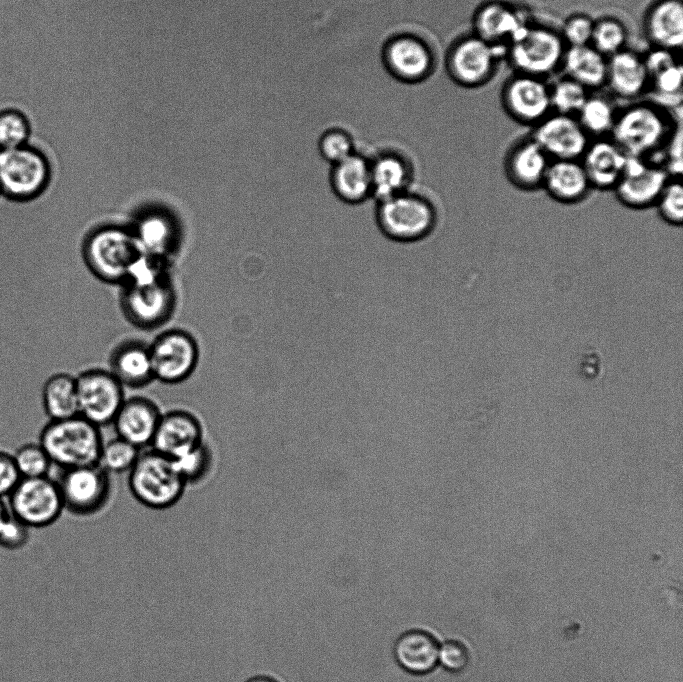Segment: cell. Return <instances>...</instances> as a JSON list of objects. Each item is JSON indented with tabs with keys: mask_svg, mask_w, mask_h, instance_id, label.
I'll use <instances>...</instances> for the list:
<instances>
[{
	"mask_svg": "<svg viewBox=\"0 0 683 682\" xmlns=\"http://www.w3.org/2000/svg\"><path fill=\"white\" fill-rule=\"evenodd\" d=\"M678 125L666 107L654 101H635L617 110L609 138L627 156L657 163Z\"/></svg>",
	"mask_w": 683,
	"mask_h": 682,
	"instance_id": "6da1fadb",
	"label": "cell"
},
{
	"mask_svg": "<svg viewBox=\"0 0 683 682\" xmlns=\"http://www.w3.org/2000/svg\"><path fill=\"white\" fill-rule=\"evenodd\" d=\"M38 441L60 469L98 464L104 442L100 427L80 415L48 420Z\"/></svg>",
	"mask_w": 683,
	"mask_h": 682,
	"instance_id": "7a4b0ae2",
	"label": "cell"
},
{
	"mask_svg": "<svg viewBox=\"0 0 683 682\" xmlns=\"http://www.w3.org/2000/svg\"><path fill=\"white\" fill-rule=\"evenodd\" d=\"M51 181V162L40 148L28 143L0 151V198L31 203L48 190Z\"/></svg>",
	"mask_w": 683,
	"mask_h": 682,
	"instance_id": "3957f363",
	"label": "cell"
},
{
	"mask_svg": "<svg viewBox=\"0 0 683 682\" xmlns=\"http://www.w3.org/2000/svg\"><path fill=\"white\" fill-rule=\"evenodd\" d=\"M186 487L173 460L150 447L141 451L128 472L131 495L152 510H166L176 505Z\"/></svg>",
	"mask_w": 683,
	"mask_h": 682,
	"instance_id": "277c9868",
	"label": "cell"
},
{
	"mask_svg": "<svg viewBox=\"0 0 683 682\" xmlns=\"http://www.w3.org/2000/svg\"><path fill=\"white\" fill-rule=\"evenodd\" d=\"M566 48L559 30L531 20L507 44L506 59L517 73L546 78L561 68Z\"/></svg>",
	"mask_w": 683,
	"mask_h": 682,
	"instance_id": "5b68a950",
	"label": "cell"
},
{
	"mask_svg": "<svg viewBox=\"0 0 683 682\" xmlns=\"http://www.w3.org/2000/svg\"><path fill=\"white\" fill-rule=\"evenodd\" d=\"M507 45L489 43L470 33L456 39L446 55L450 78L466 88H479L489 83L499 65L506 59Z\"/></svg>",
	"mask_w": 683,
	"mask_h": 682,
	"instance_id": "8992f818",
	"label": "cell"
},
{
	"mask_svg": "<svg viewBox=\"0 0 683 682\" xmlns=\"http://www.w3.org/2000/svg\"><path fill=\"white\" fill-rule=\"evenodd\" d=\"M377 220L391 239L407 242L424 238L436 222L433 205L424 197L403 191L380 200Z\"/></svg>",
	"mask_w": 683,
	"mask_h": 682,
	"instance_id": "52a82bcc",
	"label": "cell"
},
{
	"mask_svg": "<svg viewBox=\"0 0 683 682\" xmlns=\"http://www.w3.org/2000/svg\"><path fill=\"white\" fill-rule=\"evenodd\" d=\"M6 502L10 513L31 529L52 525L65 511L58 483L50 476L21 478Z\"/></svg>",
	"mask_w": 683,
	"mask_h": 682,
	"instance_id": "ba28073f",
	"label": "cell"
},
{
	"mask_svg": "<svg viewBox=\"0 0 683 682\" xmlns=\"http://www.w3.org/2000/svg\"><path fill=\"white\" fill-rule=\"evenodd\" d=\"M60 470L56 481L65 511L77 516H91L107 505L112 492L111 477L100 465Z\"/></svg>",
	"mask_w": 683,
	"mask_h": 682,
	"instance_id": "9c48e42d",
	"label": "cell"
},
{
	"mask_svg": "<svg viewBox=\"0 0 683 682\" xmlns=\"http://www.w3.org/2000/svg\"><path fill=\"white\" fill-rule=\"evenodd\" d=\"M85 258L102 279H126L130 267L142 254L132 232L120 227H104L85 244Z\"/></svg>",
	"mask_w": 683,
	"mask_h": 682,
	"instance_id": "30bf717a",
	"label": "cell"
},
{
	"mask_svg": "<svg viewBox=\"0 0 683 682\" xmlns=\"http://www.w3.org/2000/svg\"><path fill=\"white\" fill-rule=\"evenodd\" d=\"M75 377L79 415L100 428L111 425L126 398L124 386L100 367L85 369Z\"/></svg>",
	"mask_w": 683,
	"mask_h": 682,
	"instance_id": "8fae6325",
	"label": "cell"
},
{
	"mask_svg": "<svg viewBox=\"0 0 683 682\" xmlns=\"http://www.w3.org/2000/svg\"><path fill=\"white\" fill-rule=\"evenodd\" d=\"M155 381L180 384L195 372L200 358L195 338L183 330L165 331L149 345Z\"/></svg>",
	"mask_w": 683,
	"mask_h": 682,
	"instance_id": "7c38bea8",
	"label": "cell"
},
{
	"mask_svg": "<svg viewBox=\"0 0 683 682\" xmlns=\"http://www.w3.org/2000/svg\"><path fill=\"white\" fill-rule=\"evenodd\" d=\"M500 102L507 116L522 125L535 126L552 112L545 78L517 72L503 83Z\"/></svg>",
	"mask_w": 683,
	"mask_h": 682,
	"instance_id": "4fadbf2b",
	"label": "cell"
},
{
	"mask_svg": "<svg viewBox=\"0 0 683 682\" xmlns=\"http://www.w3.org/2000/svg\"><path fill=\"white\" fill-rule=\"evenodd\" d=\"M670 178L658 163L627 156L622 175L613 191L617 200L627 208L646 209L655 205Z\"/></svg>",
	"mask_w": 683,
	"mask_h": 682,
	"instance_id": "5bb4252c",
	"label": "cell"
},
{
	"mask_svg": "<svg viewBox=\"0 0 683 682\" xmlns=\"http://www.w3.org/2000/svg\"><path fill=\"white\" fill-rule=\"evenodd\" d=\"M531 137L551 160H580L592 140L576 116L557 112L533 126Z\"/></svg>",
	"mask_w": 683,
	"mask_h": 682,
	"instance_id": "9a60e30c",
	"label": "cell"
},
{
	"mask_svg": "<svg viewBox=\"0 0 683 682\" xmlns=\"http://www.w3.org/2000/svg\"><path fill=\"white\" fill-rule=\"evenodd\" d=\"M382 59L387 71L406 83H416L428 77L434 64L432 51L426 42L409 33L388 39Z\"/></svg>",
	"mask_w": 683,
	"mask_h": 682,
	"instance_id": "2e32d148",
	"label": "cell"
},
{
	"mask_svg": "<svg viewBox=\"0 0 683 682\" xmlns=\"http://www.w3.org/2000/svg\"><path fill=\"white\" fill-rule=\"evenodd\" d=\"M205 441L200 419L185 409L162 412L150 448L173 459Z\"/></svg>",
	"mask_w": 683,
	"mask_h": 682,
	"instance_id": "e0dca14e",
	"label": "cell"
},
{
	"mask_svg": "<svg viewBox=\"0 0 683 682\" xmlns=\"http://www.w3.org/2000/svg\"><path fill=\"white\" fill-rule=\"evenodd\" d=\"M529 21L525 9L506 0H486L472 17V33L492 44L507 45Z\"/></svg>",
	"mask_w": 683,
	"mask_h": 682,
	"instance_id": "ac0fdd59",
	"label": "cell"
},
{
	"mask_svg": "<svg viewBox=\"0 0 683 682\" xmlns=\"http://www.w3.org/2000/svg\"><path fill=\"white\" fill-rule=\"evenodd\" d=\"M550 162L549 156L530 136L516 141L508 149L503 160V171L515 188L534 191L542 188Z\"/></svg>",
	"mask_w": 683,
	"mask_h": 682,
	"instance_id": "d6986e66",
	"label": "cell"
},
{
	"mask_svg": "<svg viewBox=\"0 0 683 682\" xmlns=\"http://www.w3.org/2000/svg\"><path fill=\"white\" fill-rule=\"evenodd\" d=\"M162 411L157 403L145 396L125 398L112 421L116 436L140 449L151 446Z\"/></svg>",
	"mask_w": 683,
	"mask_h": 682,
	"instance_id": "ffe728a7",
	"label": "cell"
},
{
	"mask_svg": "<svg viewBox=\"0 0 683 682\" xmlns=\"http://www.w3.org/2000/svg\"><path fill=\"white\" fill-rule=\"evenodd\" d=\"M643 33L651 48L676 52L683 45L682 0H654L643 15Z\"/></svg>",
	"mask_w": 683,
	"mask_h": 682,
	"instance_id": "44dd1931",
	"label": "cell"
},
{
	"mask_svg": "<svg viewBox=\"0 0 683 682\" xmlns=\"http://www.w3.org/2000/svg\"><path fill=\"white\" fill-rule=\"evenodd\" d=\"M606 85L623 100L634 101L649 90V75L644 55L625 48L607 60Z\"/></svg>",
	"mask_w": 683,
	"mask_h": 682,
	"instance_id": "7402d4cb",
	"label": "cell"
},
{
	"mask_svg": "<svg viewBox=\"0 0 683 682\" xmlns=\"http://www.w3.org/2000/svg\"><path fill=\"white\" fill-rule=\"evenodd\" d=\"M627 155L609 138L591 140L580 162L592 188L613 190L618 183Z\"/></svg>",
	"mask_w": 683,
	"mask_h": 682,
	"instance_id": "603a6c76",
	"label": "cell"
},
{
	"mask_svg": "<svg viewBox=\"0 0 683 682\" xmlns=\"http://www.w3.org/2000/svg\"><path fill=\"white\" fill-rule=\"evenodd\" d=\"M649 75V90L662 106L680 104L682 99L683 69L676 52L651 48L643 54ZM665 107V106H664ZM667 108V107H666Z\"/></svg>",
	"mask_w": 683,
	"mask_h": 682,
	"instance_id": "cb8c5ba5",
	"label": "cell"
},
{
	"mask_svg": "<svg viewBox=\"0 0 683 682\" xmlns=\"http://www.w3.org/2000/svg\"><path fill=\"white\" fill-rule=\"evenodd\" d=\"M108 365L107 369L124 388L141 389L155 381L149 345L142 342L118 345L111 352Z\"/></svg>",
	"mask_w": 683,
	"mask_h": 682,
	"instance_id": "d4e9b609",
	"label": "cell"
},
{
	"mask_svg": "<svg viewBox=\"0 0 683 682\" xmlns=\"http://www.w3.org/2000/svg\"><path fill=\"white\" fill-rule=\"evenodd\" d=\"M172 295L161 280L147 285H130L126 305L131 320L140 327L160 325L169 316Z\"/></svg>",
	"mask_w": 683,
	"mask_h": 682,
	"instance_id": "484cf974",
	"label": "cell"
},
{
	"mask_svg": "<svg viewBox=\"0 0 683 682\" xmlns=\"http://www.w3.org/2000/svg\"><path fill=\"white\" fill-rule=\"evenodd\" d=\"M542 189L554 201L569 205L584 200L592 187L580 160H551Z\"/></svg>",
	"mask_w": 683,
	"mask_h": 682,
	"instance_id": "4316f807",
	"label": "cell"
},
{
	"mask_svg": "<svg viewBox=\"0 0 683 682\" xmlns=\"http://www.w3.org/2000/svg\"><path fill=\"white\" fill-rule=\"evenodd\" d=\"M439 645L428 632L413 629L401 634L394 643L393 655L406 672L424 675L438 664Z\"/></svg>",
	"mask_w": 683,
	"mask_h": 682,
	"instance_id": "83f0119b",
	"label": "cell"
},
{
	"mask_svg": "<svg viewBox=\"0 0 683 682\" xmlns=\"http://www.w3.org/2000/svg\"><path fill=\"white\" fill-rule=\"evenodd\" d=\"M331 185L341 200L349 203L363 201L372 194L370 160L352 153L333 164Z\"/></svg>",
	"mask_w": 683,
	"mask_h": 682,
	"instance_id": "f1b7e54d",
	"label": "cell"
},
{
	"mask_svg": "<svg viewBox=\"0 0 683 682\" xmlns=\"http://www.w3.org/2000/svg\"><path fill=\"white\" fill-rule=\"evenodd\" d=\"M608 58L591 45L566 48L561 68L567 77L585 88L597 90L606 86Z\"/></svg>",
	"mask_w": 683,
	"mask_h": 682,
	"instance_id": "f546056e",
	"label": "cell"
},
{
	"mask_svg": "<svg viewBox=\"0 0 683 682\" xmlns=\"http://www.w3.org/2000/svg\"><path fill=\"white\" fill-rule=\"evenodd\" d=\"M41 404L49 420L79 415L76 377L67 372L50 375L42 386Z\"/></svg>",
	"mask_w": 683,
	"mask_h": 682,
	"instance_id": "4dcf8cb0",
	"label": "cell"
},
{
	"mask_svg": "<svg viewBox=\"0 0 683 682\" xmlns=\"http://www.w3.org/2000/svg\"><path fill=\"white\" fill-rule=\"evenodd\" d=\"M372 194L383 200L406 191L410 180L409 164L393 152L370 161Z\"/></svg>",
	"mask_w": 683,
	"mask_h": 682,
	"instance_id": "1f68e13d",
	"label": "cell"
},
{
	"mask_svg": "<svg viewBox=\"0 0 683 682\" xmlns=\"http://www.w3.org/2000/svg\"><path fill=\"white\" fill-rule=\"evenodd\" d=\"M617 110L611 100L603 95H589L576 118L592 138L610 135Z\"/></svg>",
	"mask_w": 683,
	"mask_h": 682,
	"instance_id": "d6a6232c",
	"label": "cell"
},
{
	"mask_svg": "<svg viewBox=\"0 0 683 682\" xmlns=\"http://www.w3.org/2000/svg\"><path fill=\"white\" fill-rule=\"evenodd\" d=\"M132 233L141 253L152 257L166 250L173 237L168 219L159 214L141 219Z\"/></svg>",
	"mask_w": 683,
	"mask_h": 682,
	"instance_id": "836d02e7",
	"label": "cell"
},
{
	"mask_svg": "<svg viewBox=\"0 0 683 682\" xmlns=\"http://www.w3.org/2000/svg\"><path fill=\"white\" fill-rule=\"evenodd\" d=\"M628 29L617 17L603 16L594 21L590 45L605 57L627 48Z\"/></svg>",
	"mask_w": 683,
	"mask_h": 682,
	"instance_id": "e575fe53",
	"label": "cell"
},
{
	"mask_svg": "<svg viewBox=\"0 0 683 682\" xmlns=\"http://www.w3.org/2000/svg\"><path fill=\"white\" fill-rule=\"evenodd\" d=\"M143 449L116 436L104 441L100 450L98 465L111 474L128 473L136 463Z\"/></svg>",
	"mask_w": 683,
	"mask_h": 682,
	"instance_id": "d590c367",
	"label": "cell"
},
{
	"mask_svg": "<svg viewBox=\"0 0 683 682\" xmlns=\"http://www.w3.org/2000/svg\"><path fill=\"white\" fill-rule=\"evenodd\" d=\"M32 127L27 115L15 108L0 110V151L30 143Z\"/></svg>",
	"mask_w": 683,
	"mask_h": 682,
	"instance_id": "8d00e7d4",
	"label": "cell"
},
{
	"mask_svg": "<svg viewBox=\"0 0 683 682\" xmlns=\"http://www.w3.org/2000/svg\"><path fill=\"white\" fill-rule=\"evenodd\" d=\"M172 460L178 473L188 486L200 483L208 476L213 465V453L204 441Z\"/></svg>",
	"mask_w": 683,
	"mask_h": 682,
	"instance_id": "74e56055",
	"label": "cell"
},
{
	"mask_svg": "<svg viewBox=\"0 0 683 682\" xmlns=\"http://www.w3.org/2000/svg\"><path fill=\"white\" fill-rule=\"evenodd\" d=\"M589 95V90L577 81L567 76L560 78L550 85L552 112L576 116Z\"/></svg>",
	"mask_w": 683,
	"mask_h": 682,
	"instance_id": "f35d334b",
	"label": "cell"
},
{
	"mask_svg": "<svg viewBox=\"0 0 683 682\" xmlns=\"http://www.w3.org/2000/svg\"><path fill=\"white\" fill-rule=\"evenodd\" d=\"M12 455L21 478L49 476L53 463L39 441L23 443Z\"/></svg>",
	"mask_w": 683,
	"mask_h": 682,
	"instance_id": "ab89813d",
	"label": "cell"
},
{
	"mask_svg": "<svg viewBox=\"0 0 683 682\" xmlns=\"http://www.w3.org/2000/svg\"><path fill=\"white\" fill-rule=\"evenodd\" d=\"M654 206L665 223L672 226L682 225L683 186L680 178L669 179Z\"/></svg>",
	"mask_w": 683,
	"mask_h": 682,
	"instance_id": "60d3db41",
	"label": "cell"
},
{
	"mask_svg": "<svg viewBox=\"0 0 683 682\" xmlns=\"http://www.w3.org/2000/svg\"><path fill=\"white\" fill-rule=\"evenodd\" d=\"M594 19L586 13L569 15L559 30L565 44L569 46L590 45Z\"/></svg>",
	"mask_w": 683,
	"mask_h": 682,
	"instance_id": "b9f144b4",
	"label": "cell"
},
{
	"mask_svg": "<svg viewBox=\"0 0 683 682\" xmlns=\"http://www.w3.org/2000/svg\"><path fill=\"white\" fill-rule=\"evenodd\" d=\"M319 150L322 156L333 164L354 153L350 136L344 131L336 129L329 130L322 135L319 141Z\"/></svg>",
	"mask_w": 683,
	"mask_h": 682,
	"instance_id": "7bdbcfd3",
	"label": "cell"
},
{
	"mask_svg": "<svg viewBox=\"0 0 683 682\" xmlns=\"http://www.w3.org/2000/svg\"><path fill=\"white\" fill-rule=\"evenodd\" d=\"M30 529L11 513L0 526V546L6 549H18L29 540Z\"/></svg>",
	"mask_w": 683,
	"mask_h": 682,
	"instance_id": "ee69618b",
	"label": "cell"
},
{
	"mask_svg": "<svg viewBox=\"0 0 683 682\" xmlns=\"http://www.w3.org/2000/svg\"><path fill=\"white\" fill-rule=\"evenodd\" d=\"M469 656L466 647L458 641L449 640L439 646L438 663L448 671L459 672L468 664Z\"/></svg>",
	"mask_w": 683,
	"mask_h": 682,
	"instance_id": "f6af8a7d",
	"label": "cell"
},
{
	"mask_svg": "<svg viewBox=\"0 0 683 682\" xmlns=\"http://www.w3.org/2000/svg\"><path fill=\"white\" fill-rule=\"evenodd\" d=\"M20 479L12 453L0 449V497L7 498Z\"/></svg>",
	"mask_w": 683,
	"mask_h": 682,
	"instance_id": "bcb514c9",
	"label": "cell"
},
{
	"mask_svg": "<svg viewBox=\"0 0 683 682\" xmlns=\"http://www.w3.org/2000/svg\"><path fill=\"white\" fill-rule=\"evenodd\" d=\"M10 514V511L8 509L7 502L5 501V498L0 497V526L4 522V520L8 517Z\"/></svg>",
	"mask_w": 683,
	"mask_h": 682,
	"instance_id": "7dc6e473",
	"label": "cell"
},
{
	"mask_svg": "<svg viewBox=\"0 0 683 682\" xmlns=\"http://www.w3.org/2000/svg\"><path fill=\"white\" fill-rule=\"evenodd\" d=\"M245 682H277L275 679L268 676H254L246 680Z\"/></svg>",
	"mask_w": 683,
	"mask_h": 682,
	"instance_id": "c3c4849f",
	"label": "cell"
}]
</instances>
